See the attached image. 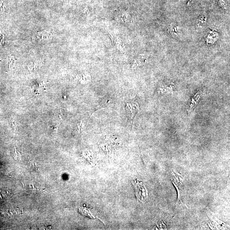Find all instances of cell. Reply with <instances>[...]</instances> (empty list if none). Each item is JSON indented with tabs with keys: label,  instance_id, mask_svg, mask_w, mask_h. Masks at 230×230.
Returning <instances> with one entry per match:
<instances>
[{
	"label": "cell",
	"instance_id": "cell-1",
	"mask_svg": "<svg viewBox=\"0 0 230 230\" xmlns=\"http://www.w3.org/2000/svg\"><path fill=\"white\" fill-rule=\"evenodd\" d=\"M135 190V195L137 200L140 202L144 203L148 198V192L145 185L140 181H134L132 182Z\"/></svg>",
	"mask_w": 230,
	"mask_h": 230
},
{
	"label": "cell",
	"instance_id": "cell-2",
	"mask_svg": "<svg viewBox=\"0 0 230 230\" xmlns=\"http://www.w3.org/2000/svg\"><path fill=\"white\" fill-rule=\"evenodd\" d=\"M182 177L181 175L175 171L172 172L171 174V179L172 182L173 184L176 188L178 192V199L177 203H182L184 205L182 202Z\"/></svg>",
	"mask_w": 230,
	"mask_h": 230
},
{
	"label": "cell",
	"instance_id": "cell-3",
	"mask_svg": "<svg viewBox=\"0 0 230 230\" xmlns=\"http://www.w3.org/2000/svg\"><path fill=\"white\" fill-rule=\"evenodd\" d=\"M109 36L112 40V44L118 52L121 54H124L126 51V48L122 39L118 36H116L111 33H109Z\"/></svg>",
	"mask_w": 230,
	"mask_h": 230
},
{
	"label": "cell",
	"instance_id": "cell-4",
	"mask_svg": "<svg viewBox=\"0 0 230 230\" xmlns=\"http://www.w3.org/2000/svg\"><path fill=\"white\" fill-rule=\"evenodd\" d=\"M116 19L118 22L126 24L130 23L131 19V17L129 12L126 11H122L117 14Z\"/></svg>",
	"mask_w": 230,
	"mask_h": 230
},
{
	"label": "cell",
	"instance_id": "cell-5",
	"mask_svg": "<svg viewBox=\"0 0 230 230\" xmlns=\"http://www.w3.org/2000/svg\"><path fill=\"white\" fill-rule=\"evenodd\" d=\"M210 221L209 226L211 229H223L226 228V226L227 225L226 223H223L219 220L217 219L210 218Z\"/></svg>",
	"mask_w": 230,
	"mask_h": 230
},
{
	"label": "cell",
	"instance_id": "cell-6",
	"mask_svg": "<svg viewBox=\"0 0 230 230\" xmlns=\"http://www.w3.org/2000/svg\"><path fill=\"white\" fill-rule=\"evenodd\" d=\"M175 88V84L171 82H167L159 89V91L162 93H171L173 91Z\"/></svg>",
	"mask_w": 230,
	"mask_h": 230
},
{
	"label": "cell",
	"instance_id": "cell-7",
	"mask_svg": "<svg viewBox=\"0 0 230 230\" xmlns=\"http://www.w3.org/2000/svg\"><path fill=\"white\" fill-rule=\"evenodd\" d=\"M202 94L201 93L198 92L195 95L193 98H192L191 100V99L190 103L188 106V109H190L191 110V109H192L193 108L195 107V106L196 105V104L197 103V101L199 100V98L202 96Z\"/></svg>",
	"mask_w": 230,
	"mask_h": 230
},
{
	"label": "cell",
	"instance_id": "cell-8",
	"mask_svg": "<svg viewBox=\"0 0 230 230\" xmlns=\"http://www.w3.org/2000/svg\"><path fill=\"white\" fill-rule=\"evenodd\" d=\"M168 32L170 35L174 36H179L180 35L179 28L177 26L174 25L170 26L168 28Z\"/></svg>",
	"mask_w": 230,
	"mask_h": 230
},
{
	"label": "cell",
	"instance_id": "cell-9",
	"mask_svg": "<svg viewBox=\"0 0 230 230\" xmlns=\"http://www.w3.org/2000/svg\"><path fill=\"white\" fill-rule=\"evenodd\" d=\"M207 17L206 16L205 14L202 13L201 14L199 17L197 21V25L198 26V27L201 28L205 25Z\"/></svg>",
	"mask_w": 230,
	"mask_h": 230
},
{
	"label": "cell",
	"instance_id": "cell-10",
	"mask_svg": "<svg viewBox=\"0 0 230 230\" xmlns=\"http://www.w3.org/2000/svg\"><path fill=\"white\" fill-rule=\"evenodd\" d=\"M12 122L13 126L14 127V128H16V127L17 126L16 122V119H15V118H13V117H12Z\"/></svg>",
	"mask_w": 230,
	"mask_h": 230
},
{
	"label": "cell",
	"instance_id": "cell-11",
	"mask_svg": "<svg viewBox=\"0 0 230 230\" xmlns=\"http://www.w3.org/2000/svg\"><path fill=\"white\" fill-rule=\"evenodd\" d=\"M220 3L221 5V6H222V7H223V8H224L226 9V4H225L224 1H223V0H220Z\"/></svg>",
	"mask_w": 230,
	"mask_h": 230
}]
</instances>
